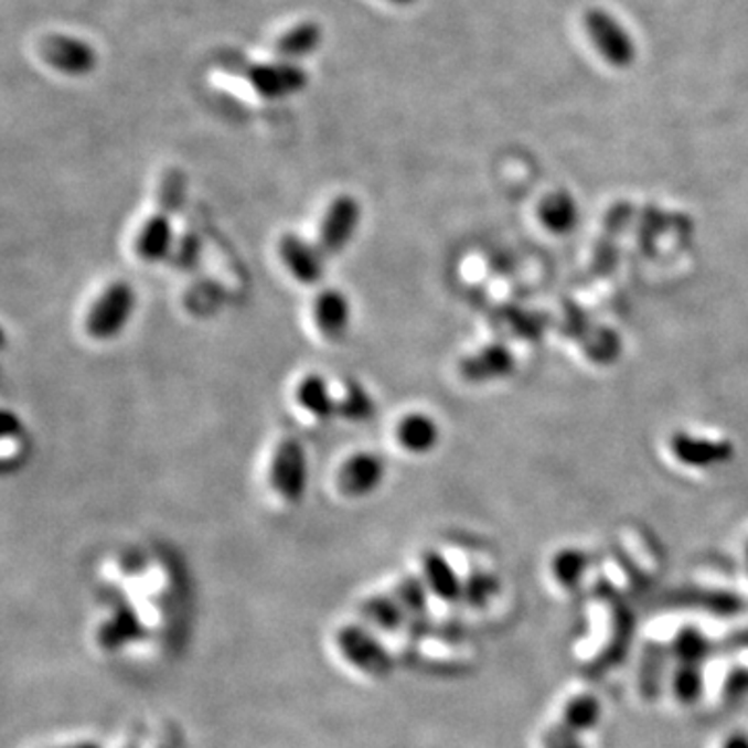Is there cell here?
Segmentation results:
<instances>
[{"mask_svg": "<svg viewBox=\"0 0 748 748\" xmlns=\"http://www.w3.org/2000/svg\"><path fill=\"white\" fill-rule=\"evenodd\" d=\"M374 414V402L366 389H362L356 383H350L345 392L338 399V416L354 423L371 420Z\"/></svg>", "mask_w": 748, "mask_h": 748, "instance_id": "cell-14", "label": "cell"}, {"mask_svg": "<svg viewBox=\"0 0 748 748\" xmlns=\"http://www.w3.org/2000/svg\"><path fill=\"white\" fill-rule=\"evenodd\" d=\"M362 218V209L356 197L341 194L333 197L322 214L319 227V248L324 256H338L354 239Z\"/></svg>", "mask_w": 748, "mask_h": 748, "instance_id": "cell-3", "label": "cell"}, {"mask_svg": "<svg viewBox=\"0 0 748 748\" xmlns=\"http://www.w3.org/2000/svg\"><path fill=\"white\" fill-rule=\"evenodd\" d=\"M38 53L56 72L67 75H84L92 72L96 65V53L88 42L63 34L42 38Z\"/></svg>", "mask_w": 748, "mask_h": 748, "instance_id": "cell-6", "label": "cell"}, {"mask_svg": "<svg viewBox=\"0 0 748 748\" xmlns=\"http://www.w3.org/2000/svg\"><path fill=\"white\" fill-rule=\"evenodd\" d=\"M136 310V291L125 281H113L89 306L86 331L96 341H110L124 333Z\"/></svg>", "mask_w": 748, "mask_h": 748, "instance_id": "cell-1", "label": "cell"}, {"mask_svg": "<svg viewBox=\"0 0 748 748\" xmlns=\"http://www.w3.org/2000/svg\"><path fill=\"white\" fill-rule=\"evenodd\" d=\"M392 2H397V4H410L414 0H392Z\"/></svg>", "mask_w": 748, "mask_h": 748, "instance_id": "cell-17", "label": "cell"}, {"mask_svg": "<svg viewBox=\"0 0 748 748\" xmlns=\"http://www.w3.org/2000/svg\"><path fill=\"white\" fill-rule=\"evenodd\" d=\"M175 229L171 214L157 213L150 214L140 227L138 237H136V254L142 258L143 263H162L169 260L173 249H175Z\"/></svg>", "mask_w": 748, "mask_h": 748, "instance_id": "cell-9", "label": "cell"}, {"mask_svg": "<svg viewBox=\"0 0 748 748\" xmlns=\"http://www.w3.org/2000/svg\"><path fill=\"white\" fill-rule=\"evenodd\" d=\"M248 77L252 86L268 98L300 92L308 82L306 73L291 65H254L248 70Z\"/></svg>", "mask_w": 748, "mask_h": 748, "instance_id": "cell-10", "label": "cell"}, {"mask_svg": "<svg viewBox=\"0 0 748 748\" xmlns=\"http://www.w3.org/2000/svg\"><path fill=\"white\" fill-rule=\"evenodd\" d=\"M312 321L319 333L329 341H339L345 338L352 324V303L343 291L335 287L322 289L312 302Z\"/></svg>", "mask_w": 748, "mask_h": 748, "instance_id": "cell-8", "label": "cell"}, {"mask_svg": "<svg viewBox=\"0 0 748 748\" xmlns=\"http://www.w3.org/2000/svg\"><path fill=\"white\" fill-rule=\"evenodd\" d=\"M587 28L599 53L603 54L611 65L628 67L634 61V42L607 11L590 9L587 13Z\"/></svg>", "mask_w": 748, "mask_h": 748, "instance_id": "cell-5", "label": "cell"}, {"mask_svg": "<svg viewBox=\"0 0 748 748\" xmlns=\"http://www.w3.org/2000/svg\"><path fill=\"white\" fill-rule=\"evenodd\" d=\"M277 254L287 273L302 286H317L324 277V254L296 233H284L277 242Z\"/></svg>", "mask_w": 748, "mask_h": 748, "instance_id": "cell-4", "label": "cell"}, {"mask_svg": "<svg viewBox=\"0 0 748 748\" xmlns=\"http://www.w3.org/2000/svg\"><path fill=\"white\" fill-rule=\"evenodd\" d=\"M296 404L317 420H331L338 416V399L322 374L303 376L296 387Z\"/></svg>", "mask_w": 748, "mask_h": 748, "instance_id": "cell-11", "label": "cell"}, {"mask_svg": "<svg viewBox=\"0 0 748 748\" xmlns=\"http://www.w3.org/2000/svg\"><path fill=\"white\" fill-rule=\"evenodd\" d=\"M183 197H185V175L179 169L164 171L159 183V194H157V200H159L157 211L173 216V213L181 206Z\"/></svg>", "mask_w": 748, "mask_h": 748, "instance_id": "cell-15", "label": "cell"}, {"mask_svg": "<svg viewBox=\"0 0 748 748\" xmlns=\"http://www.w3.org/2000/svg\"><path fill=\"white\" fill-rule=\"evenodd\" d=\"M197 252H200V244L194 237H183V242L175 244V249L171 254V258L179 265V270H188L196 263Z\"/></svg>", "mask_w": 748, "mask_h": 748, "instance_id": "cell-16", "label": "cell"}, {"mask_svg": "<svg viewBox=\"0 0 748 748\" xmlns=\"http://www.w3.org/2000/svg\"><path fill=\"white\" fill-rule=\"evenodd\" d=\"M319 42H321V25L314 21H302L293 25L291 30H287L286 34L275 42L273 51L277 56L293 58V56H302L314 51Z\"/></svg>", "mask_w": 748, "mask_h": 748, "instance_id": "cell-13", "label": "cell"}, {"mask_svg": "<svg viewBox=\"0 0 748 748\" xmlns=\"http://www.w3.org/2000/svg\"><path fill=\"white\" fill-rule=\"evenodd\" d=\"M395 437H397V444L406 451L423 453L435 444L437 428L425 414H408L395 428Z\"/></svg>", "mask_w": 748, "mask_h": 748, "instance_id": "cell-12", "label": "cell"}, {"mask_svg": "<svg viewBox=\"0 0 748 748\" xmlns=\"http://www.w3.org/2000/svg\"><path fill=\"white\" fill-rule=\"evenodd\" d=\"M385 479V462L368 451L354 453L339 468L338 484L348 498H364L374 493Z\"/></svg>", "mask_w": 748, "mask_h": 748, "instance_id": "cell-7", "label": "cell"}, {"mask_svg": "<svg viewBox=\"0 0 748 748\" xmlns=\"http://www.w3.org/2000/svg\"><path fill=\"white\" fill-rule=\"evenodd\" d=\"M308 456L300 441L287 437L281 439L268 468V482L273 491L287 503L302 501L308 489Z\"/></svg>", "mask_w": 748, "mask_h": 748, "instance_id": "cell-2", "label": "cell"}]
</instances>
